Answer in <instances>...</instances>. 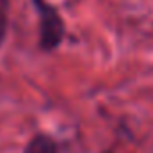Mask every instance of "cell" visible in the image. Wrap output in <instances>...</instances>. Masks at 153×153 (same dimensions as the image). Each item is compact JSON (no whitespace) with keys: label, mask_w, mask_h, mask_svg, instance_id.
<instances>
[{"label":"cell","mask_w":153,"mask_h":153,"mask_svg":"<svg viewBox=\"0 0 153 153\" xmlns=\"http://www.w3.org/2000/svg\"><path fill=\"white\" fill-rule=\"evenodd\" d=\"M33 4L40 16V45L43 51H52L63 40L65 34L63 20L47 0H33Z\"/></svg>","instance_id":"6da1fadb"},{"label":"cell","mask_w":153,"mask_h":153,"mask_svg":"<svg viewBox=\"0 0 153 153\" xmlns=\"http://www.w3.org/2000/svg\"><path fill=\"white\" fill-rule=\"evenodd\" d=\"M24 153H58V146L49 135H36L27 142Z\"/></svg>","instance_id":"7a4b0ae2"},{"label":"cell","mask_w":153,"mask_h":153,"mask_svg":"<svg viewBox=\"0 0 153 153\" xmlns=\"http://www.w3.org/2000/svg\"><path fill=\"white\" fill-rule=\"evenodd\" d=\"M4 31H6V18H4L2 13H0V42L4 38Z\"/></svg>","instance_id":"3957f363"}]
</instances>
